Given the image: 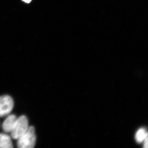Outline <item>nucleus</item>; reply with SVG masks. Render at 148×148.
I'll return each instance as SVG.
<instances>
[{"instance_id":"1","label":"nucleus","mask_w":148,"mask_h":148,"mask_svg":"<svg viewBox=\"0 0 148 148\" xmlns=\"http://www.w3.org/2000/svg\"><path fill=\"white\" fill-rule=\"evenodd\" d=\"M36 140L34 127L30 126L27 132L17 140V147L19 148H34L36 145Z\"/></svg>"},{"instance_id":"3","label":"nucleus","mask_w":148,"mask_h":148,"mask_svg":"<svg viewBox=\"0 0 148 148\" xmlns=\"http://www.w3.org/2000/svg\"><path fill=\"white\" fill-rule=\"evenodd\" d=\"M14 107L12 98L8 95L0 96V117L9 114Z\"/></svg>"},{"instance_id":"7","label":"nucleus","mask_w":148,"mask_h":148,"mask_svg":"<svg viewBox=\"0 0 148 148\" xmlns=\"http://www.w3.org/2000/svg\"><path fill=\"white\" fill-rule=\"evenodd\" d=\"M145 148H147L148 146V139L147 137L146 138V139H145Z\"/></svg>"},{"instance_id":"2","label":"nucleus","mask_w":148,"mask_h":148,"mask_svg":"<svg viewBox=\"0 0 148 148\" xmlns=\"http://www.w3.org/2000/svg\"><path fill=\"white\" fill-rule=\"evenodd\" d=\"M29 123L27 117L23 115L17 119L11 132L12 138L14 140H18L24 133L27 132L29 128Z\"/></svg>"},{"instance_id":"8","label":"nucleus","mask_w":148,"mask_h":148,"mask_svg":"<svg viewBox=\"0 0 148 148\" xmlns=\"http://www.w3.org/2000/svg\"><path fill=\"white\" fill-rule=\"evenodd\" d=\"M22 1H24V2L25 3H30L31 2V1H32V0H22Z\"/></svg>"},{"instance_id":"5","label":"nucleus","mask_w":148,"mask_h":148,"mask_svg":"<svg viewBox=\"0 0 148 148\" xmlns=\"http://www.w3.org/2000/svg\"><path fill=\"white\" fill-rule=\"evenodd\" d=\"M10 136L4 133H0V148H13Z\"/></svg>"},{"instance_id":"6","label":"nucleus","mask_w":148,"mask_h":148,"mask_svg":"<svg viewBox=\"0 0 148 148\" xmlns=\"http://www.w3.org/2000/svg\"><path fill=\"white\" fill-rule=\"evenodd\" d=\"M147 137V133L146 132L145 130L141 128L137 132L135 138L138 143H140L145 140Z\"/></svg>"},{"instance_id":"4","label":"nucleus","mask_w":148,"mask_h":148,"mask_svg":"<svg viewBox=\"0 0 148 148\" xmlns=\"http://www.w3.org/2000/svg\"><path fill=\"white\" fill-rule=\"evenodd\" d=\"M17 119L15 115L11 114L9 115L3 123V130L8 133L11 132Z\"/></svg>"}]
</instances>
